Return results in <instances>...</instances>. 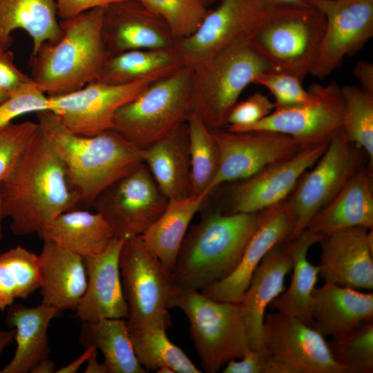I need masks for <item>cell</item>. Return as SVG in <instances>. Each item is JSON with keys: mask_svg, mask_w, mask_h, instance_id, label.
<instances>
[{"mask_svg": "<svg viewBox=\"0 0 373 373\" xmlns=\"http://www.w3.org/2000/svg\"><path fill=\"white\" fill-rule=\"evenodd\" d=\"M4 218L16 236L39 230L80 202L66 166L40 128L12 173L0 184Z\"/></svg>", "mask_w": 373, "mask_h": 373, "instance_id": "6da1fadb", "label": "cell"}, {"mask_svg": "<svg viewBox=\"0 0 373 373\" xmlns=\"http://www.w3.org/2000/svg\"><path fill=\"white\" fill-rule=\"evenodd\" d=\"M39 128L62 159L80 202L93 204L109 185L144 162L142 150L113 129L93 136L73 133L49 111L37 113Z\"/></svg>", "mask_w": 373, "mask_h": 373, "instance_id": "7a4b0ae2", "label": "cell"}, {"mask_svg": "<svg viewBox=\"0 0 373 373\" xmlns=\"http://www.w3.org/2000/svg\"><path fill=\"white\" fill-rule=\"evenodd\" d=\"M260 218L261 211L204 213L181 243L171 273L175 284L200 291L229 276Z\"/></svg>", "mask_w": 373, "mask_h": 373, "instance_id": "3957f363", "label": "cell"}, {"mask_svg": "<svg viewBox=\"0 0 373 373\" xmlns=\"http://www.w3.org/2000/svg\"><path fill=\"white\" fill-rule=\"evenodd\" d=\"M104 7L61 20L63 35L44 43L30 59L31 79L48 96L77 90L95 81L109 55L102 37Z\"/></svg>", "mask_w": 373, "mask_h": 373, "instance_id": "277c9868", "label": "cell"}, {"mask_svg": "<svg viewBox=\"0 0 373 373\" xmlns=\"http://www.w3.org/2000/svg\"><path fill=\"white\" fill-rule=\"evenodd\" d=\"M325 28V16L309 5L267 9L249 44L271 70L303 80L316 61Z\"/></svg>", "mask_w": 373, "mask_h": 373, "instance_id": "5b68a950", "label": "cell"}, {"mask_svg": "<svg viewBox=\"0 0 373 373\" xmlns=\"http://www.w3.org/2000/svg\"><path fill=\"white\" fill-rule=\"evenodd\" d=\"M168 307L179 308L187 317L204 372L216 373L251 350L238 304L216 301L200 291L175 285Z\"/></svg>", "mask_w": 373, "mask_h": 373, "instance_id": "8992f818", "label": "cell"}, {"mask_svg": "<svg viewBox=\"0 0 373 373\" xmlns=\"http://www.w3.org/2000/svg\"><path fill=\"white\" fill-rule=\"evenodd\" d=\"M193 68L183 66L153 82L121 106L113 130L143 149L186 122L191 113Z\"/></svg>", "mask_w": 373, "mask_h": 373, "instance_id": "52a82bcc", "label": "cell"}, {"mask_svg": "<svg viewBox=\"0 0 373 373\" xmlns=\"http://www.w3.org/2000/svg\"><path fill=\"white\" fill-rule=\"evenodd\" d=\"M269 70L249 42L216 54L193 68L191 113L210 130L222 128L245 88Z\"/></svg>", "mask_w": 373, "mask_h": 373, "instance_id": "ba28073f", "label": "cell"}, {"mask_svg": "<svg viewBox=\"0 0 373 373\" xmlns=\"http://www.w3.org/2000/svg\"><path fill=\"white\" fill-rule=\"evenodd\" d=\"M129 326H171L168 304L175 286L171 273L140 236L123 240L119 258Z\"/></svg>", "mask_w": 373, "mask_h": 373, "instance_id": "9c48e42d", "label": "cell"}, {"mask_svg": "<svg viewBox=\"0 0 373 373\" xmlns=\"http://www.w3.org/2000/svg\"><path fill=\"white\" fill-rule=\"evenodd\" d=\"M263 344L264 373H349L333 358L325 336L295 317L265 314Z\"/></svg>", "mask_w": 373, "mask_h": 373, "instance_id": "30bf717a", "label": "cell"}, {"mask_svg": "<svg viewBox=\"0 0 373 373\" xmlns=\"http://www.w3.org/2000/svg\"><path fill=\"white\" fill-rule=\"evenodd\" d=\"M359 150L345 137L341 129L331 138L314 168L304 173L287 200L294 219V229L287 240L303 232L314 215L363 166Z\"/></svg>", "mask_w": 373, "mask_h": 373, "instance_id": "8fae6325", "label": "cell"}, {"mask_svg": "<svg viewBox=\"0 0 373 373\" xmlns=\"http://www.w3.org/2000/svg\"><path fill=\"white\" fill-rule=\"evenodd\" d=\"M168 198L142 162L106 188L93 206L111 227L113 238L143 234L165 210Z\"/></svg>", "mask_w": 373, "mask_h": 373, "instance_id": "7c38bea8", "label": "cell"}, {"mask_svg": "<svg viewBox=\"0 0 373 373\" xmlns=\"http://www.w3.org/2000/svg\"><path fill=\"white\" fill-rule=\"evenodd\" d=\"M265 10L261 0H221L193 33L176 39L173 48L183 64L193 68L224 50L249 43Z\"/></svg>", "mask_w": 373, "mask_h": 373, "instance_id": "4fadbf2b", "label": "cell"}, {"mask_svg": "<svg viewBox=\"0 0 373 373\" xmlns=\"http://www.w3.org/2000/svg\"><path fill=\"white\" fill-rule=\"evenodd\" d=\"M211 131L218 149L219 165L208 189L210 195L226 182L249 178L306 148L289 135L270 131Z\"/></svg>", "mask_w": 373, "mask_h": 373, "instance_id": "5bb4252c", "label": "cell"}, {"mask_svg": "<svg viewBox=\"0 0 373 373\" xmlns=\"http://www.w3.org/2000/svg\"><path fill=\"white\" fill-rule=\"evenodd\" d=\"M152 83L142 80L110 84L93 81L77 90L48 96L49 111L57 115L73 133L95 135L113 129L117 111Z\"/></svg>", "mask_w": 373, "mask_h": 373, "instance_id": "9a60e30c", "label": "cell"}, {"mask_svg": "<svg viewBox=\"0 0 373 373\" xmlns=\"http://www.w3.org/2000/svg\"><path fill=\"white\" fill-rule=\"evenodd\" d=\"M321 12L325 28L311 75L329 76L344 58L362 48L373 36V0H305Z\"/></svg>", "mask_w": 373, "mask_h": 373, "instance_id": "2e32d148", "label": "cell"}, {"mask_svg": "<svg viewBox=\"0 0 373 373\" xmlns=\"http://www.w3.org/2000/svg\"><path fill=\"white\" fill-rule=\"evenodd\" d=\"M314 99L304 104L275 108L258 123L240 132L266 130L289 135L304 147L328 143L341 129L343 100L336 83L314 84Z\"/></svg>", "mask_w": 373, "mask_h": 373, "instance_id": "e0dca14e", "label": "cell"}, {"mask_svg": "<svg viewBox=\"0 0 373 373\" xmlns=\"http://www.w3.org/2000/svg\"><path fill=\"white\" fill-rule=\"evenodd\" d=\"M327 146V143H324L303 148L287 160L236 181L227 191V211L224 213H256L286 200Z\"/></svg>", "mask_w": 373, "mask_h": 373, "instance_id": "ac0fdd59", "label": "cell"}, {"mask_svg": "<svg viewBox=\"0 0 373 373\" xmlns=\"http://www.w3.org/2000/svg\"><path fill=\"white\" fill-rule=\"evenodd\" d=\"M294 226L287 200L261 211L259 225L237 267L227 278L200 290V293L216 301L238 304L263 258L274 247L287 240Z\"/></svg>", "mask_w": 373, "mask_h": 373, "instance_id": "d6986e66", "label": "cell"}, {"mask_svg": "<svg viewBox=\"0 0 373 373\" xmlns=\"http://www.w3.org/2000/svg\"><path fill=\"white\" fill-rule=\"evenodd\" d=\"M321 244L319 275L327 283L373 289V231L361 227L333 232Z\"/></svg>", "mask_w": 373, "mask_h": 373, "instance_id": "ffe728a7", "label": "cell"}, {"mask_svg": "<svg viewBox=\"0 0 373 373\" xmlns=\"http://www.w3.org/2000/svg\"><path fill=\"white\" fill-rule=\"evenodd\" d=\"M102 37L109 54L174 46L166 23L137 0H122L104 7Z\"/></svg>", "mask_w": 373, "mask_h": 373, "instance_id": "44dd1931", "label": "cell"}, {"mask_svg": "<svg viewBox=\"0 0 373 373\" xmlns=\"http://www.w3.org/2000/svg\"><path fill=\"white\" fill-rule=\"evenodd\" d=\"M123 240L113 238L102 252L83 258L87 287L75 310L82 322L128 318L119 265Z\"/></svg>", "mask_w": 373, "mask_h": 373, "instance_id": "7402d4cb", "label": "cell"}, {"mask_svg": "<svg viewBox=\"0 0 373 373\" xmlns=\"http://www.w3.org/2000/svg\"><path fill=\"white\" fill-rule=\"evenodd\" d=\"M283 243L274 247L263 258L238 303L250 348L264 354L265 312L283 292L285 276L292 267L291 258Z\"/></svg>", "mask_w": 373, "mask_h": 373, "instance_id": "603a6c76", "label": "cell"}, {"mask_svg": "<svg viewBox=\"0 0 373 373\" xmlns=\"http://www.w3.org/2000/svg\"><path fill=\"white\" fill-rule=\"evenodd\" d=\"M39 260L41 303L59 312L75 311L88 282L83 257L53 242L44 241Z\"/></svg>", "mask_w": 373, "mask_h": 373, "instance_id": "cb8c5ba5", "label": "cell"}, {"mask_svg": "<svg viewBox=\"0 0 373 373\" xmlns=\"http://www.w3.org/2000/svg\"><path fill=\"white\" fill-rule=\"evenodd\" d=\"M312 316L323 336L339 338L373 321V294L325 282L312 293Z\"/></svg>", "mask_w": 373, "mask_h": 373, "instance_id": "d4e9b609", "label": "cell"}, {"mask_svg": "<svg viewBox=\"0 0 373 373\" xmlns=\"http://www.w3.org/2000/svg\"><path fill=\"white\" fill-rule=\"evenodd\" d=\"M354 227L373 228L372 180L363 166L314 215L306 229L321 241L333 232Z\"/></svg>", "mask_w": 373, "mask_h": 373, "instance_id": "484cf974", "label": "cell"}, {"mask_svg": "<svg viewBox=\"0 0 373 373\" xmlns=\"http://www.w3.org/2000/svg\"><path fill=\"white\" fill-rule=\"evenodd\" d=\"M6 309V323L15 329L17 347L0 373L30 372L40 361L49 358L48 328L60 312L42 303L35 307L13 303Z\"/></svg>", "mask_w": 373, "mask_h": 373, "instance_id": "4316f807", "label": "cell"}, {"mask_svg": "<svg viewBox=\"0 0 373 373\" xmlns=\"http://www.w3.org/2000/svg\"><path fill=\"white\" fill-rule=\"evenodd\" d=\"M142 150L144 163L169 200L193 195L186 122Z\"/></svg>", "mask_w": 373, "mask_h": 373, "instance_id": "83f0119b", "label": "cell"}, {"mask_svg": "<svg viewBox=\"0 0 373 373\" xmlns=\"http://www.w3.org/2000/svg\"><path fill=\"white\" fill-rule=\"evenodd\" d=\"M57 17L55 0H0V49L8 50L17 29L31 37L32 55L44 43H57L63 35Z\"/></svg>", "mask_w": 373, "mask_h": 373, "instance_id": "f1b7e54d", "label": "cell"}, {"mask_svg": "<svg viewBox=\"0 0 373 373\" xmlns=\"http://www.w3.org/2000/svg\"><path fill=\"white\" fill-rule=\"evenodd\" d=\"M319 241L316 236L305 229L297 237L283 243L292 261L291 280L287 291L275 298L269 306L313 327L312 293L319 276V268L309 261L307 252L313 245Z\"/></svg>", "mask_w": 373, "mask_h": 373, "instance_id": "f546056e", "label": "cell"}, {"mask_svg": "<svg viewBox=\"0 0 373 373\" xmlns=\"http://www.w3.org/2000/svg\"><path fill=\"white\" fill-rule=\"evenodd\" d=\"M37 233L43 241L53 242L83 258L102 252L113 238L100 213L73 209L57 216Z\"/></svg>", "mask_w": 373, "mask_h": 373, "instance_id": "4dcf8cb0", "label": "cell"}, {"mask_svg": "<svg viewBox=\"0 0 373 373\" xmlns=\"http://www.w3.org/2000/svg\"><path fill=\"white\" fill-rule=\"evenodd\" d=\"M184 66L173 47L131 50L109 54L95 81L124 84L138 81L156 82Z\"/></svg>", "mask_w": 373, "mask_h": 373, "instance_id": "1f68e13d", "label": "cell"}, {"mask_svg": "<svg viewBox=\"0 0 373 373\" xmlns=\"http://www.w3.org/2000/svg\"><path fill=\"white\" fill-rule=\"evenodd\" d=\"M209 196L205 192L182 199L169 200L158 219L139 236L169 272L173 271L190 222Z\"/></svg>", "mask_w": 373, "mask_h": 373, "instance_id": "d6a6232c", "label": "cell"}, {"mask_svg": "<svg viewBox=\"0 0 373 373\" xmlns=\"http://www.w3.org/2000/svg\"><path fill=\"white\" fill-rule=\"evenodd\" d=\"M79 341L102 352L108 373L148 372L137 359L124 318L82 322Z\"/></svg>", "mask_w": 373, "mask_h": 373, "instance_id": "836d02e7", "label": "cell"}, {"mask_svg": "<svg viewBox=\"0 0 373 373\" xmlns=\"http://www.w3.org/2000/svg\"><path fill=\"white\" fill-rule=\"evenodd\" d=\"M128 327L137 359L148 372H157L162 367H169L178 373L202 372L182 349L169 339L165 329L129 325Z\"/></svg>", "mask_w": 373, "mask_h": 373, "instance_id": "e575fe53", "label": "cell"}, {"mask_svg": "<svg viewBox=\"0 0 373 373\" xmlns=\"http://www.w3.org/2000/svg\"><path fill=\"white\" fill-rule=\"evenodd\" d=\"M39 255L17 246L0 254V311L40 288Z\"/></svg>", "mask_w": 373, "mask_h": 373, "instance_id": "d590c367", "label": "cell"}, {"mask_svg": "<svg viewBox=\"0 0 373 373\" xmlns=\"http://www.w3.org/2000/svg\"><path fill=\"white\" fill-rule=\"evenodd\" d=\"M186 124L192 195L209 193L208 189L218 169V149L211 130L198 116L191 113Z\"/></svg>", "mask_w": 373, "mask_h": 373, "instance_id": "8d00e7d4", "label": "cell"}, {"mask_svg": "<svg viewBox=\"0 0 373 373\" xmlns=\"http://www.w3.org/2000/svg\"><path fill=\"white\" fill-rule=\"evenodd\" d=\"M341 88L343 100L341 130L372 162L373 95L355 86Z\"/></svg>", "mask_w": 373, "mask_h": 373, "instance_id": "74e56055", "label": "cell"}, {"mask_svg": "<svg viewBox=\"0 0 373 373\" xmlns=\"http://www.w3.org/2000/svg\"><path fill=\"white\" fill-rule=\"evenodd\" d=\"M327 343L334 360L349 373L373 372V321Z\"/></svg>", "mask_w": 373, "mask_h": 373, "instance_id": "f35d334b", "label": "cell"}, {"mask_svg": "<svg viewBox=\"0 0 373 373\" xmlns=\"http://www.w3.org/2000/svg\"><path fill=\"white\" fill-rule=\"evenodd\" d=\"M137 1L166 23L175 39L193 34L209 10L195 0Z\"/></svg>", "mask_w": 373, "mask_h": 373, "instance_id": "ab89813d", "label": "cell"}, {"mask_svg": "<svg viewBox=\"0 0 373 373\" xmlns=\"http://www.w3.org/2000/svg\"><path fill=\"white\" fill-rule=\"evenodd\" d=\"M39 129V124L30 121L12 122L0 129V184L16 169Z\"/></svg>", "mask_w": 373, "mask_h": 373, "instance_id": "60d3db41", "label": "cell"}, {"mask_svg": "<svg viewBox=\"0 0 373 373\" xmlns=\"http://www.w3.org/2000/svg\"><path fill=\"white\" fill-rule=\"evenodd\" d=\"M302 82V79L292 74L269 70L259 75L254 84L266 88L274 99L275 108H282L314 99L313 90L311 88L305 89Z\"/></svg>", "mask_w": 373, "mask_h": 373, "instance_id": "b9f144b4", "label": "cell"}, {"mask_svg": "<svg viewBox=\"0 0 373 373\" xmlns=\"http://www.w3.org/2000/svg\"><path fill=\"white\" fill-rule=\"evenodd\" d=\"M45 111H49L48 96L30 79L0 104V129L19 116Z\"/></svg>", "mask_w": 373, "mask_h": 373, "instance_id": "7bdbcfd3", "label": "cell"}, {"mask_svg": "<svg viewBox=\"0 0 373 373\" xmlns=\"http://www.w3.org/2000/svg\"><path fill=\"white\" fill-rule=\"evenodd\" d=\"M274 108V102L267 95L257 92L234 105L227 117V130L240 132L261 121Z\"/></svg>", "mask_w": 373, "mask_h": 373, "instance_id": "ee69618b", "label": "cell"}, {"mask_svg": "<svg viewBox=\"0 0 373 373\" xmlns=\"http://www.w3.org/2000/svg\"><path fill=\"white\" fill-rule=\"evenodd\" d=\"M30 79L16 66L11 51L0 49L1 90L10 95Z\"/></svg>", "mask_w": 373, "mask_h": 373, "instance_id": "f6af8a7d", "label": "cell"}, {"mask_svg": "<svg viewBox=\"0 0 373 373\" xmlns=\"http://www.w3.org/2000/svg\"><path fill=\"white\" fill-rule=\"evenodd\" d=\"M239 361L232 359L226 363L224 373H264L265 355L258 350H250Z\"/></svg>", "mask_w": 373, "mask_h": 373, "instance_id": "bcb514c9", "label": "cell"}, {"mask_svg": "<svg viewBox=\"0 0 373 373\" xmlns=\"http://www.w3.org/2000/svg\"><path fill=\"white\" fill-rule=\"evenodd\" d=\"M57 17L66 20L89 10L105 7L122 0H55Z\"/></svg>", "mask_w": 373, "mask_h": 373, "instance_id": "7dc6e473", "label": "cell"}, {"mask_svg": "<svg viewBox=\"0 0 373 373\" xmlns=\"http://www.w3.org/2000/svg\"><path fill=\"white\" fill-rule=\"evenodd\" d=\"M353 74L359 82L360 88L373 95V64L368 61H358L354 68Z\"/></svg>", "mask_w": 373, "mask_h": 373, "instance_id": "c3c4849f", "label": "cell"}, {"mask_svg": "<svg viewBox=\"0 0 373 373\" xmlns=\"http://www.w3.org/2000/svg\"><path fill=\"white\" fill-rule=\"evenodd\" d=\"M97 349L93 345L86 347L85 351L78 358L70 363L69 364L61 367L56 370L57 373H75L80 367L87 362L91 354Z\"/></svg>", "mask_w": 373, "mask_h": 373, "instance_id": "681fc988", "label": "cell"}, {"mask_svg": "<svg viewBox=\"0 0 373 373\" xmlns=\"http://www.w3.org/2000/svg\"><path fill=\"white\" fill-rule=\"evenodd\" d=\"M265 10L278 8H298L309 6L305 0H261Z\"/></svg>", "mask_w": 373, "mask_h": 373, "instance_id": "f907efd6", "label": "cell"}, {"mask_svg": "<svg viewBox=\"0 0 373 373\" xmlns=\"http://www.w3.org/2000/svg\"><path fill=\"white\" fill-rule=\"evenodd\" d=\"M97 352L95 350L87 361V366L84 370L85 373H108L104 363H99L97 359Z\"/></svg>", "mask_w": 373, "mask_h": 373, "instance_id": "816d5d0a", "label": "cell"}, {"mask_svg": "<svg viewBox=\"0 0 373 373\" xmlns=\"http://www.w3.org/2000/svg\"><path fill=\"white\" fill-rule=\"evenodd\" d=\"M56 372V365L49 358L40 361L30 373H54Z\"/></svg>", "mask_w": 373, "mask_h": 373, "instance_id": "f5cc1de1", "label": "cell"}, {"mask_svg": "<svg viewBox=\"0 0 373 373\" xmlns=\"http://www.w3.org/2000/svg\"><path fill=\"white\" fill-rule=\"evenodd\" d=\"M15 336V328H11L10 330L0 331V356L4 349L13 342Z\"/></svg>", "mask_w": 373, "mask_h": 373, "instance_id": "db71d44e", "label": "cell"}, {"mask_svg": "<svg viewBox=\"0 0 373 373\" xmlns=\"http://www.w3.org/2000/svg\"><path fill=\"white\" fill-rule=\"evenodd\" d=\"M0 194V240L3 238L2 220L4 219Z\"/></svg>", "mask_w": 373, "mask_h": 373, "instance_id": "11a10c76", "label": "cell"}, {"mask_svg": "<svg viewBox=\"0 0 373 373\" xmlns=\"http://www.w3.org/2000/svg\"><path fill=\"white\" fill-rule=\"evenodd\" d=\"M207 8L208 6L211 5L216 0H195Z\"/></svg>", "mask_w": 373, "mask_h": 373, "instance_id": "9f6ffc18", "label": "cell"}, {"mask_svg": "<svg viewBox=\"0 0 373 373\" xmlns=\"http://www.w3.org/2000/svg\"><path fill=\"white\" fill-rule=\"evenodd\" d=\"M9 96V94L0 90V104L6 100Z\"/></svg>", "mask_w": 373, "mask_h": 373, "instance_id": "6f0895ef", "label": "cell"}]
</instances>
